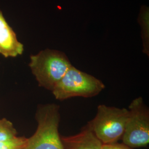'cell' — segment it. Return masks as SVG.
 Masks as SVG:
<instances>
[{"label":"cell","mask_w":149,"mask_h":149,"mask_svg":"<svg viewBox=\"0 0 149 149\" xmlns=\"http://www.w3.org/2000/svg\"><path fill=\"white\" fill-rule=\"evenodd\" d=\"M71 66L64 53L49 49L31 55L29 63L39 86L51 91Z\"/></svg>","instance_id":"obj_1"},{"label":"cell","mask_w":149,"mask_h":149,"mask_svg":"<svg viewBox=\"0 0 149 149\" xmlns=\"http://www.w3.org/2000/svg\"><path fill=\"white\" fill-rule=\"evenodd\" d=\"M37 129L23 149H64L59 133L60 107L47 104L38 107L36 114Z\"/></svg>","instance_id":"obj_2"},{"label":"cell","mask_w":149,"mask_h":149,"mask_svg":"<svg viewBox=\"0 0 149 149\" xmlns=\"http://www.w3.org/2000/svg\"><path fill=\"white\" fill-rule=\"evenodd\" d=\"M128 115L126 108L101 104L87 126L102 144L116 143L122 139Z\"/></svg>","instance_id":"obj_3"},{"label":"cell","mask_w":149,"mask_h":149,"mask_svg":"<svg viewBox=\"0 0 149 149\" xmlns=\"http://www.w3.org/2000/svg\"><path fill=\"white\" fill-rule=\"evenodd\" d=\"M105 87L101 80L72 65L52 92L55 99L63 101L75 97H93Z\"/></svg>","instance_id":"obj_4"},{"label":"cell","mask_w":149,"mask_h":149,"mask_svg":"<svg viewBox=\"0 0 149 149\" xmlns=\"http://www.w3.org/2000/svg\"><path fill=\"white\" fill-rule=\"evenodd\" d=\"M123 135V144L130 148L147 146L149 143V111L143 98H136L129 106Z\"/></svg>","instance_id":"obj_5"},{"label":"cell","mask_w":149,"mask_h":149,"mask_svg":"<svg viewBox=\"0 0 149 149\" xmlns=\"http://www.w3.org/2000/svg\"><path fill=\"white\" fill-rule=\"evenodd\" d=\"M23 52V44L18 40L16 33L0 10V54L6 58H16Z\"/></svg>","instance_id":"obj_6"},{"label":"cell","mask_w":149,"mask_h":149,"mask_svg":"<svg viewBox=\"0 0 149 149\" xmlns=\"http://www.w3.org/2000/svg\"><path fill=\"white\" fill-rule=\"evenodd\" d=\"M64 149H102L103 144L87 125L81 132L70 136L61 137Z\"/></svg>","instance_id":"obj_7"},{"label":"cell","mask_w":149,"mask_h":149,"mask_svg":"<svg viewBox=\"0 0 149 149\" xmlns=\"http://www.w3.org/2000/svg\"><path fill=\"white\" fill-rule=\"evenodd\" d=\"M17 131L13 124L8 119H0V142L13 138L17 136Z\"/></svg>","instance_id":"obj_8"},{"label":"cell","mask_w":149,"mask_h":149,"mask_svg":"<svg viewBox=\"0 0 149 149\" xmlns=\"http://www.w3.org/2000/svg\"><path fill=\"white\" fill-rule=\"evenodd\" d=\"M27 138L17 136L0 142V149H23L27 143Z\"/></svg>","instance_id":"obj_9"},{"label":"cell","mask_w":149,"mask_h":149,"mask_svg":"<svg viewBox=\"0 0 149 149\" xmlns=\"http://www.w3.org/2000/svg\"><path fill=\"white\" fill-rule=\"evenodd\" d=\"M102 149H132L124 144L114 143L111 144H103Z\"/></svg>","instance_id":"obj_10"}]
</instances>
